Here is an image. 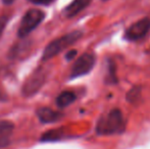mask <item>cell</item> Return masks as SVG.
Returning <instances> with one entry per match:
<instances>
[{
	"label": "cell",
	"mask_w": 150,
	"mask_h": 149,
	"mask_svg": "<svg viewBox=\"0 0 150 149\" xmlns=\"http://www.w3.org/2000/svg\"><path fill=\"white\" fill-rule=\"evenodd\" d=\"M82 35L83 34L81 31H74V32H71L69 34H65L59 38L54 39L45 47L43 51V55H42V60L47 61L57 54L61 53L63 50L67 49L73 44H75L78 40L81 39Z\"/></svg>",
	"instance_id": "7a4b0ae2"
},
{
	"label": "cell",
	"mask_w": 150,
	"mask_h": 149,
	"mask_svg": "<svg viewBox=\"0 0 150 149\" xmlns=\"http://www.w3.org/2000/svg\"><path fill=\"white\" fill-rule=\"evenodd\" d=\"M8 143H9V142H8V140L6 139V138L0 137V149L5 147V146H7Z\"/></svg>",
	"instance_id": "5bb4252c"
},
{
	"label": "cell",
	"mask_w": 150,
	"mask_h": 149,
	"mask_svg": "<svg viewBox=\"0 0 150 149\" xmlns=\"http://www.w3.org/2000/svg\"><path fill=\"white\" fill-rule=\"evenodd\" d=\"M125 129L126 121L122 110L119 108H113L98 119L95 131L99 136H110L122 134Z\"/></svg>",
	"instance_id": "6da1fadb"
},
{
	"label": "cell",
	"mask_w": 150,
	"mask_h": 149,
	"mask_svg": "<svg viewBox=\"0 0 150 149\" xmlns=\"http://www.w3.org/2000/svg\"><path fill=\"white\" fill-rule=\"evenodd\" d=\"M150 32V18H144L132 24L126 30L124 38L130 42L140 41Z\"/></svg>",
	"instance_id": "8992f818"
},
{
	"label": "cell",
	"mask_w": 150,
	"mask_h": 149,
	"mask_svg": "<svg viewBox=\"0 0 150 149\" xmlns=\"http://www.w3.org/2000/svg\"><path fill=\"white\" fill-rule=\"evenodd\" d=\"M45 18V13L41 9L31 8L24 14L20 23L18 30V36L20 38H25L31 34Z\"/></svg>",
	"instance_id": "3957f363"
},
{
	"label": "cell",
	"mask_w": 150,
	"mask_h": 149,
	"mask_svg": "<svg viewBox=\"0 0 150 149\" xmlns=\"http://www.w3.org/2000/svg\"><path fill=\"white\" fill-rule=\"evenodd\" d=\"M96 62V56L93 53H84L78 58L71 68L69 78L76 79V78L83 77L88 75L93 70Z\"/></svg>",
	"instance_id": "277c9868"
},
{
	"label": "cell",
	"mask_w": 150,
	"mask_h": 149,
	"mask_svg": "<svg viewBox=\"0 0 150 149\" xmlns=\"http://www.w3.org/2000/svg\"><path fill=\"white\" fill-rule=\"evenodd\" d=\"M38 119L41 123L44 124H52L57 121L58 119H61L62 114L60 112L53 110L49 107H40L36 112Z\"/></svg>",
	"instance_id": "ba28073f"
},
{
	"label": "cell",
	"mask_w": 150,
	"mask_h": 149,
	"mask_svg": "<svg viewBox=\"0 0 150 149\" xmlns=\"http://www.w3.org/2000/svg\"><path fill=\"white\" fill-rule=\"evenodd\" d=\"M77 99V96L74 92L71 91H63L61 92L59 95L56 98V105L62 109L67 106H69L71 103L75 102V100Z\"/></svg>",
	"instance_id": "9c48e42d"
},
{
	"label": "cell",
	"mask_w": 150,
	"mask_h": 149,
	"mask_svg": "<svg viewBox=\"0 0 150 149\" xmlns=\"http://www.w3.org/2000/svg\"><path fill=\"white\" fill-rule=\"evenodd\" d=\"M1 1H2V3L5 4V5H10V4L13 3L16 0H1Z\"/></svg>",
	"instance_id": "9a60e30c"
},
{
	"label": "cell",
	"mask_w": 150,
	"mask_h": 149,
	"mask_svg": "<svg viewBox=\"0 0 150 149\" xmlns=\"http://www.w3.org/2000/svg\"><path fill=\"white\" fill-rule=\"evenodd\" d=\"M14 129V125L9 121H0V137L6 138Z\"/></svg>",
	"instance_id": "30bf717a"
},
{
	"label": "cell",
	"mask_w": 150,
	"mask_h": 149,
	"mask_svg": "<svg viewBox=\"0 0 150 149\" xmlns=\"http://www.w3.org/2000/svg\"><path fill=\"white\" fill-rule=\"evenodd\" d=\"M91 0H73L63 10V14L67 18H71L79 14L81 11H83L86 7L89 6Z\"/></svg>",
	"instance_id": "52a82bcc"
},
{
	"label": "cell",
	"mask_w": 150,
	"mask_h": 149,
	"mask_svg": "<svg viewBox=\"0 0 150 149\" xmlns=\"http://www.w3.org/2000/svg\"><path fill=\"white\" fill-rule=\"evenodd\" d=\"M6 23H7V16H2L0 18V36H1L2 32H3L4 28H5Z\"/></svg>",
	"instance_id": "7c38bea8"
},
{
	"label": "cell",
	"mask_w": 150,
	"mask_h": 149,
	"mask_svg": "<svg viewBox=\"0 0 150 149\" xmlns=\"http://www.w3.org/2000/svg\"><path fill=\"white\" fill-rule=\"evenodd\" d=\"M28 1L35 5H49L54 0H28Z\"/></svg>",
	"instance_id": "8fae6325"
},
{
	"label": "cell",
	"mask_w": 150,
	"mask_h": 149,
	"mask_svg": "<svg viewBox=\"0 0 150 149\" xmlns=\"http://www.w3.org/2000/svg\"><path fill=\"white\" fill-rule=\"evenodd\" d=\"M102 1H107V0H102Z\"/></svg>",
	"instance_id": "2e32d148"
},
{
	"label": "cell",
	"mask_w": 150,
	"mask_h": 149,
	"mask_svg": "<svg viewBox=\"0 0 150 149\" xmlns=\"http://www.w3.org/2000/svg\"><path fill=\"white\" fill-rule=\"evenodd\" d=\"M76 55H77V50H71V51L67 53V55H65V58H67V60H71Z\"/></svg>",
	"instance_id": "4fadbf2b"
},
{
	"label": "cell",
	"mask_w": 150,
	"mask_h": 149,
	"mask_svg": "<svg viewBox=\"0 0 150 149\" xmlns=\"http://www.w3.org/2000/svg\"><path fill=\"white\" fill-rule=\"evenodd\" d=\"M46 81V72L43 68H39L28 78L23 86V95L26 97L33 96L43 87Z\"/></svg>",
	"instance_id": "5b68a950"
}]
</instances>
